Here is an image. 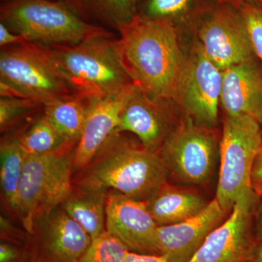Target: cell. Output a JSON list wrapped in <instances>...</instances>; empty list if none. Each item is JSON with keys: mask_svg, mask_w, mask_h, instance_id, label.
I'll use <instances>...</instances> for the list:
<instances>
[{"mask_svg": "<svg viewBox=\"0 0 262 262\" xmlns=\"http://www.w3.org/2000/svg\"><path fill=\"white\" fill-rule=\"evenodd\" d=\"M0 262H29L25 246L1 241Z\"/></svg>", "mask_w": 262, "mask_h": 262, "instance_id": "obj_29", "label": "cell"}, {"mask_svg": "<svg viewBox=\"0 0 262 262\" xmlns=\"http://www.w3.org/2000/svg\"><path fill=\"white\" fill-rule=\"evenodd\" d=\"M168 177L160 151L114 132L91 163L77 170L73 183L77 187L115 191L146 201L167 183Z\"/></svg>", "mask_w": 262, "mask_h": 262, "instance_id": "obj_2", "label": "cell"}, {"mask_svg": "<svg viewBox=\"0 0 262 262\" xmlns=\"http://www.w3.org/2000/svg\"><path fill=\"white\" fill-rule=\"evenodd\" d=\"M117 30V51L133 84L155 101L178 103L187 58L178 29L137 14Z\"/></svg>", "mask_w": 262, "mask_h": 262, "instance_id": "obj_1", "label": "cell"}, {"mask_svg": "<svg viewBox=\"0 0 262 262\" xmlns=\"http://www.w3.org/2000/svg\"><path fill=\"white\" fill-rule=\"evenodd\" d=\"M129 252L121 241L105 231L92 239L78 262H126Z\"/></svg>", "mask_w": 262, "mask_h": 262, "instance_id": "obj_25", "label": "cell"}, {"mask_svg": "<svg viewBox=\"0 0 262 262\" xmlns=\"http://www.w3.org/2000/svg\"><path fill=\"white\" fill-rule=\"evenodd\" d=\"M89 101L80 96H71L46 103L44 115L66 139L77 144L89 111Z\"/></svg>", "mask_w": 262, "mask_h": 262, "instance_id": "obj_22", "label": "cell"}, {"mask_svg": "<svg viewBox=\"0 0 262 262\" xmlns=\"http://www.w3.org/2000/svg\"><path fill=\"white\" fill-rule=\"evenodd\" d=\"M220 103L226 116L248 115L262 127V64L257 58L222 71Z\"/></svg>", "mask_w": 262, "mask_h": 262, "instance_id": "obj_17", "label": "cell"}, {"mask_svg": "<svg viewBox=\"0 0 262 262\" xmlns=\"http://www.w3.org/2000/svg\"><path fill=\"white\" fill-rule=\"evenodd\" d=\"M218 0H140L138 14L154 20L196 28Z\"/></svg>", "mask_w": 262, "mask_h": 262, "instance_id": "obj_19", "label": "cell"}, {"mask_svg": "<svg viewBox=\"0 0 262 262\" xmlns=\"http://www.w3.org/2000/svg\"><path fill=\"white\" fill-rule=\"evenodd\" d=\"M1 23L29 42L45 46L77 44L113 32L91 23L62 2L7 0L0 8Z\"/></svg>", "mask_w": 262, "mask_h": 262, "instance_id": "obj_3", "label": "cell"}, {"mask_svg": "<svg viewBox=\"0 0 262 262\" xmlns=\"http://www.w3.org/2000/svg\"><path fill=\"white\" fill-rule=\"evenodd\" d=\"M126 262H170L160 255L141 254L129 252Z\"/></svg>", "mask_w": 262, "mask_h": 262, "instance_id": "obj_32", "label": "cell"}, {"mask_svg": "<svg viewBox=\"0 0 262 262\" xmlns=\"http://www.w3.org/2000/svg\"><path fill=\"white\" fill-rule=\"evenodd\" d=\"M211 128L186 115L179 120L160 150L168 175L194 185L211 180L220 154V144Z\"/></svg>", "mask_w": 262, "mask_h": 262, "instance_id": "obj_8", "label": "cell"}, {"mask_svg": "<svg viewBox=\"0 0 262 262\" xmlns=\"http://www.w3.org/2000/svg\"><path fill=\"white\" fill-rule=\"evenodd\" d=\"M195 29L205 53L222 71L257 58L242 14L232 5L217 3Z\"/></svg>", "mask_w": 262, "mask_h": 262, "instance_id": "obj_9", "label": "cell"}, {"mask_svg": "<svg viewBox=\"0 0 262 262\" xmlns=\"http://www.w3.org/2000/svg\"><path fill=\"white\" fill-rule=\"evenodd\" d=\"M158 227L176 225L199 214L209 202L195 191L170 185L168 182L145 201Z\"/></svg>", "mask_w": 262, "mask_h": 262, "instance_id": "obj_18", "label": "cell"}, {"mask_svg": "<svg viewBox=\"0 0 262 262\" xmlns=\"http://www.w3.org/2000/svg\"><path fill=\"white\" fill-rule=\"evenodd\" d=\"M1 97L28 98L42 103L75 96L49 47L39 43L2 48Z\"/></svg>", "mask_w": 262, "mask_h": 262, "instance_id": "obj_5", "label": "cell"}, {"mask_svg": "<svg viewBox=\"0 0 262 262\" xmlns=\"http://www.w3.org/2000/svg\"><path fill=\"white\" fill-rule=\"evenodd\" d=\"M218 2L232 5L238 10L247 5H257L262 6V0H218Z\"/></svg>", "mask_w": 262, "mask_h": 262, "instance_id": "obj_34", "label": "cell"}, {"mask_svg": "<svg viewBox=\"0 0 262 262\" xmlns=\"http://www.w3.org/2000/svg\"><path fill=\"white\" fill-rule=\"evenodd\" d=\"M4 1H5H5H7V0H4Z\"/></svg>", "mask_w": 262, "mask_h": 262, "instance_id": "obj_37", "label": "cell"}, {"mask_svg": "<svg viewBox=\"0 0 262 262\" xmlns=\"http://www.w3.org/2000/svg\"><path fill=\"white\" fill-rule=\"evenodd\" d=\"M251 262H262V241H256L253 250Z\"/></svg>", "mask_w": 262, "mask_h": 262, "instance_id": "obj_35", "label": "cell"}, {"mask_svg": "<svg viewBox=\"0 0 262 262\" xmlns=\"http://www.w3.org/2000/svg\"><path fill=\"white\" fill-rule=\"evenodd\" d=\"M228 213L214 198L195 216L176 225L158 227L160 256L170 262H190L207 237L222 225Z\"/></svg>", "mask_w": 262, "mask_h": 262, "instance_id": "obj_15", "label": "cell"}, {"mask_svg": "<svg viewBox=\"0 0 262 262\" xmlns=\"http://www.w3.org/2000/svg\"><path fill=\"white\" fill-rule=\"evenodd\" d=\"M91 241L61 206L36 222L24 246L29 262H78Z\"/></svg>", "mask_w": 262, "mask_h": 262, "instance_id": "obj_12", "label": "cell"}, {"mask_svg": "<svg viewBox=\"0 0 262 262\" xmlns=\"http://www.w3.org/2000/svg\"><path fill=\"white\" fill-rule=\"evenodd\" d=\"M54 1L62 2V3H65V4L68 5L70 8H72L74 11L76 12L75 0H54ZM76 13H77V12H76Z\"/></svg>", "mask_w": 262, "mask_h": 262, "instance_id": "obj_36", "label": "cell"}, {"mask_svg": "<svg viewBox=\"0 0 262 262\" xmlns=\"http://www.w3.org/2000/svg\"><path fill=\"white\" fill-rule=\"evenodd\" d=\"M259 199L253 189L239 196L190 262H251L256 244L253 218Z\"/></svg>", "mask_w": 262, "mask_h": 262, "instance_id": "obj_10", "label": "cell"}, {"mask_svg": "<svg viewBox=\"0 0 262 262\" xmlns=\"http://www.w3.org/2000/svg\"><path fill=\"white\" fill-rule=\"evenodd\" d=\"M136 89L132 84L117 94L89 101L82 135L74 151L75 170H81L89 165L113 135L118 125L122 108Z\"/></svg>", "mask_w": 262, "mask_h": 262, "instance_id": "obj_16", "label": "cell"}, {"mask_svg": "<svg viewBox=\"0 0 262 262\" xmlns=\"http://www.w3.org/2000/svg\"><path fill=\"white\" fill-rule=\"evenodd\" d=\"M106 228L130 252L160 255L158 227L148 211L145 201L108 191Z\"/></svg>", "mask_w": 262, "mask_h": 262, "instance_id": "obj_13", "label": "cell"}, {"mask_svg": "<svg viewBox=\"0 0 262 262\" xmlns=\"http://www.w3.org/2000/svg\"><path fill=\"white\" fill-rule=\"evenodd\" d=\"M19 140L27 155L49 154L77 146L67 140L44 114L19 135Z\"/></svg>", "mask_w": 262, "mask_h": 262, "instance_id": "obj_24", "label": "cell"}, {"mask_svg": "<svg viewBox=\"0 0 262 262\" xmlns=\"http://www.w3.org/2000/svg\"><path fill=\"white\" fill-rule=\"evenodd\" d=\"M28 155L20 178L15 215L27 233L38 221L61 206L74 187V151Z\"/></svg>", "mask_w": 262, "mask_h": 262, "instance_id": "obj_6", "label": "cell"}, {"mask_svg": "<svg viewBox=\"0 0 262 262\" xmlns=\"http://www.w3.org/2000/svg\"><path fill=\"white\" fill-rule=\"evenodd\" d=\"M251 188L258 198L262 196V145L258 150L251 173Z\"/></svg>", "mask_w": 262, "mask_h": 262, "instance_id": "obj_30", "label": "cell"}, {"mask_svg": "<svg viewBox=\"0 0 262 262\" xmlns=\"http://www.w3.org/2000/svg\"><path fill=\"white\" fill-rule=\"evenodd\" d=\"M40 106L43 107L42 103L28 98L1 97L0 129L2 132Z\"/></svg>", "mask_w": 262, "mask_h": 262, "instance_id": "obj_26", "label": "cell"}, {"mask_svg": "<svg viewBox=\"0 0 262 262\" xmlns=\"http://www.w3.org/2000/svg\"><path fill=\"white\" fill-rule=\"evenodd\" d=\"M29 42L27 38L10 31L4 24L0 23V46L1 48L17 46Z\"/></svg>", "mask_w": 262, "mask_h": 262, "instance_id": "obj_31", "label": "cell"}, {"mask_svg": "<svg viewBox=\"0 0 262 262\" xmlns=\"http://www.w3.org/2000/svg\"><path fill=\"white\" fill-rule=\"evenodd\" d=\"M107 194V191L94 190L74 185L70 195L61 205L91 239L106 231Z\"/></svg>", "mask_w": 262, "mask_h": 262, "instance_id": "obj_20", "label": "cell"}, {"mask_svg": "<svg viewBox=\"0 0 262 262\" xmlns=\"http://www.w3.org/2000/svg\"><path fill=\"white\" fill-rule=\"evenodd\" d=\"M28 155L20 144L19 136L2 139L0 146L1 194L10 211L15 214L20 178Z\"/></svg>", "mask_w": 262, "mask_h": 262, "instance_id": "obj_21", "label": "cell"}, {"mask_svg": "<svg viewBox=\"0 0 262 262\" xmlns=\"http://www.w3.org/2000/svg\"><path fill=\"white\" fill-rule=\"evenodd\" d=\"M139 3L140 0H75L76 12L81 17L115 29L138 14Z\"/></svg>", "mask_w": 262, "mask_h": 262, "instance_id": "obj_23", "label": "cell"}, {"mask_svg": "<svg viewBox=\"0 0 262 262\" xmlns=\"http://www.w3.org/2000/svg\"><path fill=\"white\" fill-rule=\"evenodd\" d=\"M222 82V71L207 56L196 40L186 61L177 104L186 116L213 127L218 122Z\"/></svg>", "mask_w": 262, "mask_h": 262, "instance_id": "obj_11", "label": "cell"}, {"mask_svg": "<svg viewBox=\"0 0 262 262\" xmlns=\"http://www.w3.org/2000/svg\"><path fill=\"white\" fill-rule=\"evenodd\" d=\"M27 231L24 228L20 229L15 226L14 224L7 218L4 215L0 216V237L1 241L13 244L25 246L27 241Z\"/></svg>", "mask_w": 262, "mask_h": 262, "instance_id": "obj_28", "label": "cell"}, {"mask_svg": "<svg viewBox=\"0 0 262 262\" xmlns=\"http://www.w3.org/2000/svg\"><path fill=\"white\" fill-rule=\"evenodd\" d=\"M262 145V127L248 115L226 116L220 143V171L215 199L230 213L251 188L255 158Z\"/></svg>", "mask_w": 262, "mask_h": 262, "instance_id": "obj_7", "label": "cell"}, {"mask_svg": "<svg viewBox=\"0 0 262 262\" xmlns=\"http://www.w3.org/2000/svg\"><path fill=\"white\" fill-rule=\"evenodd\" d=\"M253 229L256 241H262V196L260 198L255 211Z\"/></svg>", "mask_w": 262, "mask_h": 262, "instance_id": "obj_33", "label": "cell"}, {"mask_svg": "<svg viewBox=\"0 0 262 262\" xmlns=\"http://www.w3.org/2000/svg\"><path fill=\"white\" fill-rule=\"evenodd\" d=\"M171 103L155 101L136 87L122 108L115 133H131L143 146L160 151L162 146L178 122Z\"/></svg>", "mask_w": 262, "mask_h": 262, "instance_id": "obj_14", "label": "cell"}, {"mask_svg": "<svg viewBox=\"0 0 262 262\" xmlns=\"http://www.w3.org/2000/svg\"><path fill=\"white\" fill-rule=\"evenodd\" d=\"M48 46L76 96L91 101L117 94L133 84L113 37Z\"/></svg>", "mask_w": 262, "mask_h": 262, "instance_id": "obj_4", "label": "cell"}, {"mask_svg": "<svg viewBox=\"0 0 262 262\" xmlns=\"http://www.w3.org/2000/svg\"><path fill=\"white\" fill-rule=\"evenodd\" d=\"M239 10L244 19L253 51L262 64V6L247 5Z\"/></svg>", "mask_w": 262, "mask_h": 262, "instance_id": "obj_27", "label": "cell"}]
</instances>
